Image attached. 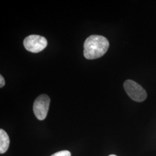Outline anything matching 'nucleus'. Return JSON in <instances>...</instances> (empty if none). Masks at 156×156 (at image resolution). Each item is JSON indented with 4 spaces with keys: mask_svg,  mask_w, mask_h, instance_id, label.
Masks as SVG:
<instances>
[{
    "mask_svg": "<svg viewBox=\"0 0 156 156\" xmlns=\"http://www.w3.org/2000/svg\"><path fill=\"white\" fill-rule=\"evenodd\" d=\"M109 47L105 37L93 35L86 39L84 44V56L88 60H94L104 56Z\"/></svg>",
    "mask_w": 156,
    "mask_h": 156,
    "instance_id": "obj_1",
    "label": "nucleus"
},
{
    "mask_svg": "<svg viewBox=\"0 0 156 156\" xmlns=\"http://www.w3.org/2000/svg\"><path fill=\"white\" fill-rule=\"evenodd\" d=\"M124 88L133 100L141 102L147 98L146 91L140 84L132 80H127L124 83Z\"/></svg>",
    "mask_w": 156,
    "mask_h": 156,
    "instance_id": "obj_2",
    "label": "nucleus"
},
{
    "mask_svg": "<svg viewBox=\"0 0 156 156\" xmlns=\"http://www.w3.org/2000/svg\"><path fill=\"white\" fill-rule=\"evenodd\" d=\"M26 49L31 53H39L44 50L48 45V41L45 37L38 35H30L23 42Z\"/></svg>",
    "mask_w": 156,
    "mask_h": 156,
    "instance_id": "obj_3",
    "label": "nucleus"
},
{
    "mask_svg": "<svg viewBox=\"0 0 156 156\" xmlns=\"http://www.w3.org/2000/svg\"><path fill=\"white\" fill-rule=\"evenodd\" d=\"M50 98L46 94L38 97L34 102V113L39 120H43L47 116L49 108Z\"/></svg>",
    "mask_w": 156,
    "mask_h": 156,
    "instance_id": "obj_4",
    "label": "nucleus"
},
{
    "mask_svg": "<svg viewBox=\"0 0 156 156\" xmlns=\"http://www.w3.org/2000/svg\"><path fill=\"white\" fill-rule=\"evenodd\" d=\"M9 138L8 135L3 129H0V153H5L9 146Z\"/></svg>",
    "mask_w": 156,
    "mask_h": 156,
    "instance_id": "obj_5",
    "label": "nucleus"
},
{
    "mask_svg": "<svg viewBox=\"0 0 156 156\" xmlns=\"http://www.w3.org/2000/svg\"><path fill=\"white\" fill-rule=\"evenodd\" d=\"M51 156H71V154L69 151H58Z\"/></svg>",
    "mask_w": 156,
    "mask_h": 156,
    "instance_id": "obj_6",
    "label": "nucleus"
},
{
    "mask_svg": "<svg viewBox=\"0 0 156 156\" xmlns=\"http://www.w3.org/2000/svg\"><path fill=\"white\" fill-rule=\"evenodd\" d=\"M5 84V79H4V77L1 75H0V87L2 88V87H4Z\"/></svg>",
    "mask_w": 156,
    "mask_h": 156,
    "instance_id": "obj_7",
    "label": "nucleus"
},
{
    "mask_svg": "<svg viewBox=\"0 0 156 156\" xmlns=\"http://www.w3.org/2000/svg\"><path fill=\"white\" fill-rule=\"evenodd\" d=\"M116 156V155H115V154H111V155H109V156Z\"/></svg>",
    "mask_w": 156,
    "mask_h": 156,
    "instance_id": "obj_8",
    "label": "nucleus"
}]
</instances>
